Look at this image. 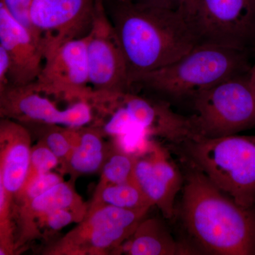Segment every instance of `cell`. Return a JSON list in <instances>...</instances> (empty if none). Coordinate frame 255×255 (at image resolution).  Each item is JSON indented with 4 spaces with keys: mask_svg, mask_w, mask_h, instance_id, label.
Listing matches in <instances>:
<instances>
[{
    "mask_svg": "<svg viewBox=\"0 0 255 255\" xmlns=\"http://www.w3.org/2000/svg\"><path fill=\"white\" fill-rule=\"evenodd\" d=\"M86 36L64 43L44 60L36 81L30 84L37 92L86 101L90 104L95 91L90 86Z\"/></svg>",
    "mask_w": 255,
    "mask_h": 255,
    "instance_id": "cell-10",
    "label": "cell"
},
{
    "mask_svg": "<svg viewBox=\"0 0 255 255\" xmlns=\"http://www.w3.org/2000/svg\"><path fill=\"white\" fill-rule=\"evenodd\" d=\"M83 218L76 213L68 209H58L51 211L37 219L41 227H46L51 231H56L68 226L71 223H80Z\"/></svg>",
    "mask_w": 255,
    "mask_h": 255,
    "instance_id": "cell-25",
    "label": "cell"
},
{
    "mask_svg": "<svg viewBox=\"0 0 255 255\" xmlns=\"http://www.w3.org/2000/svg\"><path fill=\"white\" fill-rule=\"evenodd\" d=\"M42 140L59 159L63 167L66 163L73 147L78 144V128H60L58 126L40 124Z\"/></svg>",
    "mask_w": 255,
    "mask_h": 255,
    "instance_id": "cell-21",
    "label": "cell"
},
{
    "mask_svg": "<svg viewBox=\"0 0 255 255\" xmlns=\"http://www.w3.org/2000/svg\"><path fill=\"white\" fill-rule=\"evenodd\" d=\"M33 1L34 0H0V4L4 6L16 21L27 28L34 35L30 18Z\"/></svg>",
    "mask_w": 255,
    "mask_h": 255,
    "instance_id": "cell-26",
    "label": "cell"
},
{
    "mask_svg": "<svg viewBox=\"0 0 255 255\" xmlns=\"http://www.w3.org/2000/svg\"><path fill=\"white\" fill-rule=\"evenodd\" d=\"M79 140L74 146L63 168L70 174L95 173L102 168L110 153L107 152L102 132L95 128H79Z\"/></svg>",
    "mask_w": 255,
    "mask_h": 255,
    "instance_id": "cell-18",
    "label": "cell"
},
{
    "mask_svg": "<svg viewBox=\"0 0 255 255\" xmlns=\"http://www.w3.org/2000/svg\"><path fill=\"white\" fill-rule=\"evenodd\" d=\"M137 157L116 147L102 167L101 179L97 189L135 180V167Z\"/></svg>",
    "mask_w": 255,
    "mask_h": 255,
    "instance_id": "cell-20",
    "label": "cell"
},
{
    "mask_svg": "<svg viewBox=\"0 0 255 255\" xmlns=\"http://www.w3.org/2000/svg\"><path fill=\"white\" fill-rule=\"evenodd\" d=\"M247 53L236 48L200 43L180 59L163 68L130 79L172 97H194L220 82L249 72Z\"/></svg>",
    "mask_w": 255,
    "mask_h": 255,
    "instance_id": "cell-4",
    "label": "cell"
},
{
    "mask_svg": "<svg viewBox=\"0 0 255 255\" xmlns=\"http://www.w3.org/2000/svg\"><path fill=\"white\" fill-rule=\"evenodd\" d=\"M183 11L200 43L255 48V0H193Z\"/></svg>",
    "mask_w": 255,
    "mask_h": 255,
    "instance_id": "cell-7",
    "label": "cell"
},
{
    "mask_svg": "<svg viewBox=\"0 0 255 255\" xmlns=\"http://www.w3.org/2000/svg\"><path fill=\"white\" fill-rule=\"evenodd\" d=\"M97 1H33L30 18L33 33L41 46L44 59L64 43L88 34Z\"/></svg>",
    "mask_w": 255,
    "mask_h": 255,
    "instance_id": "cell-9",
    "label": "cell"
},
{
    "mask_svg": "<svg viewBox=\"0 0 255 255\" xmlns=\"http://www.w3.org/2000/svg\"><path fill=\"white\" fill-rule=\"evenodd\" d=\"M121 251L130 255H190L196 253L190 247L176 241L161 220L144 219Z\"/></svg>",
    "mask_w": 255,
    "mask_h": 255,
    "instance_id": "cell-17",
    "label": "cell"
},
{
    "mask_svg": "<svg viewBox=\"0 0 255 255\" xmlns=\"http://www.w3.org/2000/svg\"><path fill=\"white\" fill-rule=\"evenodd\" d=\"M31 137L22 123L3 118L0 122V184L11 197L21 190L30 166Z\"/></svg>",
    "mask_w": 255,
    "mask_h": 255,
    "instance_id": "cell-15",
    "label": "cell"
},
{
    "mask_svg": "<svg viewBox=\"0 0 255 255\" xmlns=\"http://www.w3.org/2000/svg\"><path fill=\"white\" fill-rule=\"evenodd\" d=\"M112 21L127 59L129 81L174 63L200 43L181 9L117 0Z\"/></svg>",
    "mask_w": 255,
    "mask_h": 255,
    "instance_id": "cell-2",
    "label": "cell"
},
{
    "mask_svg": "<svg viewBox=\"0 0 255 255\" xmlns=\"http://www.w3.org/2000/svg\"><path fill=\"white\" fill-rule=\"evenodd\" d=\"M132 124L147 135H157L176 145L195 135L191 117L174 112L168 104L153 102L129 92L120 97Z\"/></svg>",
    "mask_w": 255,
    "mask_h": 255,
    "instance_id": "cell-14",
    "label": "cell"
},
{
    "mask_svg": "<svg viewBox=\"0 0 255 255\" xmlns=\"http://www.w3.org/2000/svg\"><path fill=\"white\" fill-rule=\"evenodd\" d=\"M88 208L81 196L75 191L71 183L63 181L56 184L28 204L16 207L21 235L16 243V248H19L20 245L27 240L38 237L41 235L35 221L38 218L55 210L68 209L74 211L84 219Z\"/></svg>",
    "mask_w": 255,
    "mask_h": 255,
    "instance_id": "cell-16",
    "label": "cell"
},
{
    "mask_svg": "<svg viewBox=\"0 0 255 255\" xmlns=\"http://www.w3.org/2000/svg\"><path fill=\"white\" fill-rule=\"evenodd\" d=\"M193 1V0H187V1H186L185 5H184V8L186 7V6H187L188 4H190L191 1Z\"/></svg>",
    "mask_w": 255,
    "mask_h": 255,
    "instance_id": "cell-30",
    "label": "cell"
},
{
    "mask_svg": "<svg viewBox=\"0 0 255 255\" xmlns=\"http://www.w3.org/2000/svg\"><path fill=\"white\" fill-rule=\"evenodd\" d=\"M109 205L132 211H147L154 206L136 180L96 189L90 206Z\"/></svg>",
    "mask_w": 255,
    "mask_h": 255,
    "instance_id": "cell-19",
    "label": "cell"
},
{
    "mask_svg": "<svg viewBox=\"0 0 255 255\" xmlns=\"http://www.w3.org/2000/svg\"><path fill=\"white\" fill-rule=\"evenodd\" d=\"M249 78L251 81L252 87H253V90H254L255 95V65L251 67L249 70Z\"/></svg>",
    "mask_w": 255,
    "mask_h": 255,
    "instance_id": "cell-29",
    "label": "cell"
},
{
    "mask_svg": "<svg viewBox=\"0 0 255 255\" xmlns=\"http://www.w3.org/2000/svg\"><path fill=\"white\" fill-rule=\"evenodd\" d=\"M147 4L167 9L183 10L187 0H137Z\"/></svg>",
    "mask_w": 255,
    "mask_h": 255,
    "instance_id": "cell-28",
    "label": "cell"
},
{
    "mask_svg": "<svg viewBox=\"0 0 255 255\" xmlns=\"http://www.w3.org/2000/svg\"><path fill=\"white\" fill-rule=\"evenodd\" d=\"M147 212L109 205L89 206L81 222L50 246L46 254L102 255L121 251Z\"/></svg>",
    "mask_w": 255,
    "mask_h": 255,
    "instance_id": "cell-6",
    "label": "cell"
},
{
    "mask_svg": "<svg viewBox=\"0 0 255 255\" xmlns=\"http://www.w3.org/2000/svg\"><path fill=\"white\" fill-rule=\"evenodd\" d=\"M150 151L149 157H137L135 180L164 217L172 219L176 212V196L184 185V174L171 160L164 149L152 144Z\"/></svg>",
    "mask_w": 255,
    "mask_h": 255,
    "instance_id": "cell-12",
    "label": "cell"
},
{
    "mask_svg": "<svg viewBox=\"0 0 255 255\" xmlns=\"http://www.w3.org/2000/svg\"><path fill=\"white\" fill-rule=\"evenodd\" d=\"M63 181L61 175L51 172L37 176L23 186L13 198V200H16L17 206L28 204L37 196Z\"/></svg>",
    "mask_w": 255,
    "mask_h": 255,
    "instance_id": "cell-23",
    "label": "cell"
},
{
    "mask_svg": "<svg viewBox=\"0 0 255 255\" xmlns=\"http://www.w3.org/2000/svg\"><path fill=\"white\" fill-rule=\"evenodd\" d=\"M194 165L243 207H255V135L206 137L195 135L173 145Z\"/></svg>",
    "mask_w": 255,
    "mask_h": 255,
    "instance_id": "cell-3",
    "label": "cell"
},
{
    "mask_svg": "<svg viewBox=\"0 0 255 255\" xmlns=\"http://www.w3.org/2000/svg\"><path fill=\"white\" fill-rule=\"evenodd\" d=\"M184 162L179 216L198 253L255 255V207L239 205L201 170Z\"/></svg>",
    "mask_w": 255,
    "mask_h": 255,
    "instance_id": "cell-1",
    "label": "cell"
},
{
    "mask_svg": "<svg viewBox=\"0 0 255 255\" xmlns=\"http://www.w3.org/2000/svg\"><path fill=\"white\" fill-rule=\"evenodd\" d=\"M248 73L198 93L192 116L196 134L206 137L236 135L255 126V95Z\"/></svg>",
    "mask_w": 255,
    "mask_h": 255,
    "instance_id": "cell-5",
    "label": "cell"
},
{
    "mask_svg": "<svg viewBox=\"0 0 255 255\" xmlns=\"http://www.w3.org/2000/svg\"><path fill=\"white\" fill-rule=\"evenodd\" d=\"M0 47L9 58L10 85L25 86L36 81L44 63L41 46L32 32L16 21L1 4Z\"/></svg>",
    "mask_w": 255,
    "mask_h": 255,
    "instance_id": "cell-13",
    "label": "cell"
},
{
    "mask_svg": "<svg viewBox=\"0 0 255 255\" xmlns=\"http://www.w3.org/2000/svg\"><path fill=\"white\" fill-rule=\"evenodd\" d=\"M42 93L25 86L8 85L0 91V112L3 118L23 124H43L72 128L85 127L92 120V106L78 101L60 110Z\"/></svg>",
    "mask_w": 255,
    "mask_h": 255,
    "instance_id": "cell-11",
    "label": "cell"
},
{
    "mask_svg": "<svg viewBox=\"0 0 255 255\" xmlns=\"http://www.w3.org/2000/svg\"><path fill=\"white\" fill-rule=\"evenodd\" d=\"M12 202L13 198L0 184V255H14L16 251Z\"/></svg>",
    "mask_w": 255,
    "mask_h": 255,
    "instance_id": "cell-22",
    "label": "cell"
},
{
    "mask_svg": "<svg viewBox=\"0 0 255 255\" xmlns=\"http://www.w3.org/2000/svg\"><path fill=\"white\" fill-rule=\"evenodd\" d=\"M90 86L96 92L119 95L128 92V68L120 40L106 12L105 0H98L91 29L86 36Z\"/></svg>",
    "mask_w": 255,
    "mask_h": 255,
    "instance_id": "cell-8",
    "label": "cell"
},
{
    "mask_svg": "<svg viewBox=\"0 0 255 255\" xmlns=\"http://www.w3.org/2000/svg\"><path fill=\"white\" fill-rule=\"evenodd\" d=\"M59 163L57 156L44 142L39 140L38 144L32 147L29 169L23 185L37 176L50 172Z\"/></svg>",
    "mask_w": 255,
    "mask_h": 255,
    "instance_id": "cell-24",
    "label": "cell"
},
{
    "mask_svg": "<svg viewBox=\"0 0 255 255\" xmlns=\"http://www.w3.org/2000/svg\"><path fill=\"white\" fill-rule=\"evenodd\" d=\"M10 61L6 51L0 47V91L9 85Z\"/></svg>",
    "mask_w": 255,
    "mask_h": 255,
    "instance_id": "cell-27",
    "label": "cell"
}]
</instances>
